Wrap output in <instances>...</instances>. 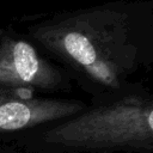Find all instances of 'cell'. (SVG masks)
Returning a JSON list of instances; mask_svg holds the SVG:
<instances>
[{"mask_svg": "<svg viewBox=\"0 0 153 153\" xmlns=\"http://www.w3.org/2000/svg\"><path fill=\"white\" fill-rule=\"evenodd\" d=\"M24 36L99 102L146 87L153 69V0H111L26 23Z\"/></svg>", "mask_w": 153, "mask_h": 153, "instance_id": "1", "label": "cell"}, {"mask_svg": "<svg viewBox=\"0 0 153 153\" xmlns=\"http://www.w3.org/2000/svg\"><path fill=\"white\" fill-rule=\"evenodd\" d=\"M16 148L30 153H153V92L146 86L99 102L79 114L19 133Z\"/></svg>", "mask_w": 153, "mask_h": 153, "instance_id": "2", "label": "cell"}, {"mask_svg": "<svg viewBox=\"0 0 153 153\" xmlns=\"http://www.w3.org/2000/svg\"><path fill=\"white\" fill-rule=\"evenodd\" d=\"M0 87L48 93L72 92L68 73L24 35L0 30Z\"/></svg>", "mask_w": 153, "mask_h": 153, "instance_id": "3", "label": "cell"}, {"mask_svg": "<svg viewBox=\"0 0 153 153\" xmlns=\"http://www.w3.org/2000/svg\"><path fill=\"white\" fill-rule=\"evenodd\" d=\"M86 100L38 97L33 91L0 87V133H24L79 114Z\"/></svg>", "mask_w": 153, "mask_h": 153, "instance_id": "4", "label": "cell"}, {"mask_svg": "<svg viewBox=\"0 0 153 153\" xmlns=\"http://www.w3.org/2000/svg\"><path fill=\"white\" fill-rule=\"evenodd\" d=\"M0 153H30V152H25V151L18 149V148H16V147L0 146Z\"/></svg>", "mask_w": 153, "mask_h": 153, "instance_id": "5", "label": "cell"}, {"mask_svg": "<svg viewBox=\"0 0 153 153\" xmlns=\"http://www.w3.org/2000/svg\"><path fill=\"white\" fill-rule=\"evenodd\" d=\"M0 51H1V48H0Z\"/></svg>", "mask_w": 153, "mask_h": 153, "instance_id": "6", "label": "cell"}]
</instances>
